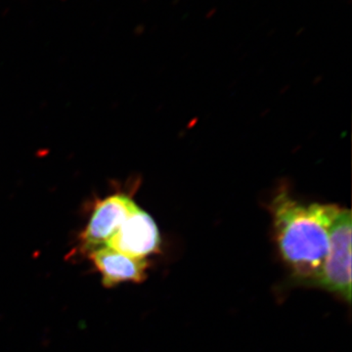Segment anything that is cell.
Returning <instances> with one entry per match:
<instances>
[{
	"label": "cell",
	"instance_id": "6da1fadb",
	"mask_svg": "<svg viewBox=\"0 0 352 352\" xmlns=\"http://www.w3.org/2000/svg\"><path fill=\"white\" fill-rule=\"evenodd\" d=\"M340 210L333 205H305L285 192L273 201L278 248L298 282L309 284L320 270Z\"/></svg>",
	"mask_w": 352,
	"mask_h": 352
},
{
	"label": "cell",
	"instance_id": "7a4b0ae2",
	"mask_svg": "<svg viewBox=\"0 0 352 352\" xmlns=\"http://www.w3.org/2000/svg\"><path fill=\"white\" fill-rule=\"evenodd\" d=\"M351 214L340 210L331 230L330 244L316 276L308 285L351 302Z\"/></svg>",
	"mask_w": 352,
	"mask_h": 352
},
{
	"label": "cell",
	"instance_id": "3957f363",
	"mask_svg": "<svg viewBox=\"0 0 352 352\" xmlns=\"http://www.w3.org/2000/svg\"><path fill=\"white\" fill-rule=\"evenodd\" d=\"M138 208L135 203L126 195L109 197L100 201L80 236L82 251L90 254L106 247L113 234Z\"/></svg>",
	"mask_w": 352,
	"mask_h": 352
},
{
	"label": "cell",
	"instance_id": "277c9868",
	"mask_svg": "<svg viewBox=\"0 0 352 352\" xmlns=\"http://www.w3.org/2000/svg\"><path fill=\"white\" fill-rule=\"evenodd\" d=\"M160 245L161 237L154 219L138 208L113 234L106 247L131 258L146 259L157 252Z\"/></svg>",
	"mask_w": 352,
	"mask_h": 352
},
{
	"label": "cell",
	"instance_id": "5b68a950",
	"mask_svg": "<svg viewBox=\"0 0 352 352\" xmlns=\"http://www.w3.org/2000/svg\"><path fill=\"white\" fill-rule=\"evenodd\" d=\"M89 256L107 288L126 282L140 283L146 278V259L131 258L108 247L90 252Z\"/></svg>",
	"mask_w": 352,
	"mask_h": 352
}]
</instances>
